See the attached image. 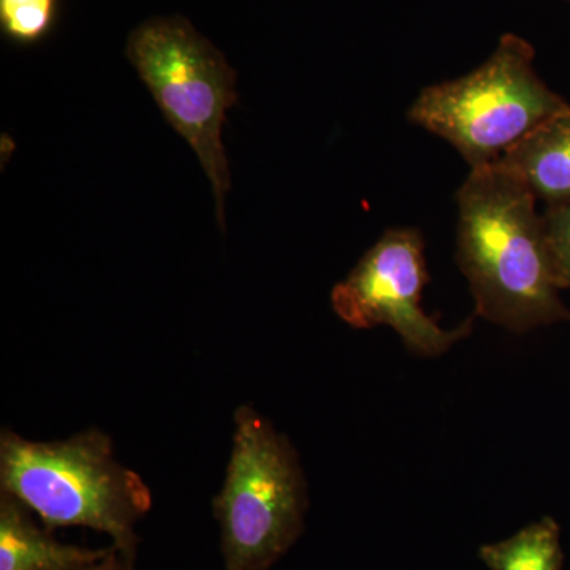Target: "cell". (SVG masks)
I'll return each mask as SVG.
<instances>
[{
	"instance_id": "cell-1",
	"label": "cell",
	"mask_w": 570,
	"mask_h": 570,
	"mask_svg": "<svg viewBox=\"0 0 570 570\" xmlns=\"http://www.w3.org/2000/svg\"><path fill=\"white\" fill-rule=\"evenodd\" d=\"M538 198L502 165L471 168L456 194V262L475 314L509 332L569 321Z\"/></svg>"
},
{
	"instance_id": "cell-2",
	"label": "cell",
	"mask_w": 570,
	"mask_h": 570,
	"mask_svg": "<svg viewBox=\"0 0 570 570\" xmlns=\"http://www.w3.org/2000/svg\"><path fill=\"white\" fill-rule=\"evenodd\" d=\"M0 491L17 498L48 530L91 528L135 558L138 521L151 510L145 480L115 456L110 436L82 431L63 441L0 434Z\"/></svg>"
},
{
	"instance_id": "cell-3",
	"label": "cell",
	"mask_w": 570,
	"mask_h": 570,
	"mask_svg": "<svg viewBox=\"0 0 570 570\" xmlns=\"http://www.w3.org/2000/svg\"><path fill=\"white\" fill-rule=\"evenodd\" d=\"M532 61L531 45L508 33L471 73L423 89L407 118L450 142L469 168L497 164L538 127L570 108L540 80Z\"/></svg>"
},
{
	"instance_id": "cell-4",
	"label": "cell",
	"mask_w": 570,
	"mask_h": 570,
	"mask_svg": "<svg viewBox=\"0 0 570 570\" xmlns=\"http://www.w3.org/2000/svg\"><path fill=\"white\" fill-rule=\"evenodd\" d=\"M213 509L224 570H268L302 534L307 489L298 453L250 404L235 411L230 460Z\"/></svg>"
},
{
	"instance_id": "cell-5",
	"label": "cell",
	"mask_w": 570,
	"mask_h": 570,
	"mask_svg": "<svg viewBox=\"0 0 570 570\" xmlns=\"http://www.w3.org/2000/svg\"><path fill=\"white\" fill-rule=\"evenodd\" d=\"M126 56L165 118L197 154L216 195L224 228L230 170L223 145L225 112L238 100L236 71L183 17H154L134 29Z\"/></svg>"
},
{
	"instance_id": "cell-6",
	"label": "cell",
	"mask_w": 570,
	"mask_h": 570,
	"mask_svg": "<svg viewBox=\"0 0 570 570\" xmlns=\"http://www.w3.org/2000/svg\"><path fill=\"white\" fill-rule=\"evenodd\" d=\"M426 283L422 235L415 228H392L335 285L333 311L354 328L390 326L412 354L439 356L471 333L472 318L456 328H442L422 309Z\"/></svg>"
},
{
	"instance_id": "cell-7",
	"label": "cell",
	"mask_w": 570,
	"mask_h": 570,
	"mask_svg": "<svg viewBox=\"0 0 570 570\" xmlns=\"http://www.w3.org/2000/svg\"><path fill=\"white\" fill-rule=\"evenodd\" d=\"M112 549H85L52 538L32 512L9 493L0 494V570H77Z\"/></svg>"
},
{
	"instance_id": "cell-8",
	"label": "cell",
	"mask_w": 570,
	"mask_h": 570,
	"mask_svg": "<svg viewBox=\"0 0 570 570\" xmlns=\"http://www.w3.org/2000/svg\"><path fill=\"white\" fill-rule=\"evenodd\" d=\"M499 165L549 206L570 202V108L510 149Z\"/></svg>"
},
{
	"instance_id": "cell-9",
	"label": "cell",
	"mask_w": 570,
	"mask_h": 570,
	"mask_svg": "<svg viewBox=\"0 0 570 570\" xmlns=\"http://www.w3.org/2000/svg\"><path fill=\"white\" fill-rule=\"evenodd\" d=\"M479 557L490 570H562L560 527L546 517L512 538L480 547Z\"/></svg>"
},
{
	"instance_id": "cell-10",
	"label": "cell",
	"mask_w": 570,
	"mask_h": 570,
	"mask_svg": "<svg viewBox=\"0 0 570 570\" xmlns=\"http://www.w3.org/2000/svg\"><path fill=\"white\" fill-rule=\"evenodd\" d=\"M59 0H0V28L10 40L33 45L50 33Z\"/></svg>"
},
{
	"instance_id": "cell-11",
	"label": "cell",
	"mask_w": 570,
	"mask_h": 570,
	"mask_svg": "<svg viewBox=\"0 0 570 570\" xmlns=\"http://www.w3.org/2000/svg\"><path fill=\"white\" fill-rule=\"evenodd\" d=\"M543 220L562 288L570 291V202L549 206Z\"/></svg>"
},
{
	"instance_id": "cell-12",
	"label": "cell",
	"mask_w": 570,
	"mask_h": 570,
	"mask_svg": "<svg viewBox=\"0 0 570 570\" xmlns=\"http://www.w3.org/2000/svg\"><path fill=\"white\" fill-rule=\"evenodd\" d=\"M134 562L135 558L127 557V554L121 553V551L112 546L110 553L102 558V560L82 566V568L77 570H135Z\"/></svg>"
}]
</instances>
